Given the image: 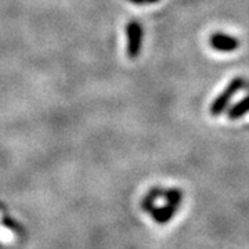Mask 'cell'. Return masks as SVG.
<instances>
[{"label": "cell", "instance_id": "5", "mask_svg": "<svg viewBox=\"0 0 249 249\" xmlns=\"http://www.w3.org/2000/svg\"><path fill=\"white\" fill-rule=\"evenodd\" d=\"M249 112V96L245 98H242L241 101H238L237 104H234L230 109H227V116L230 119H238L241 116H244L245 114Z\"/></svg>", "mask_w": 249, "mask_h": 249}, {"label": "cell", "instance_id": "4", "mask_svg": "<svg viewBox=\"0 0 249 249\" xmlns=\"http://www.w3.org/2000/svg\"><path fill=\"white\" fill-rule=\"evenodd\" d=\"M209 45L216 52L230 53L240 47V40L223 32H214L209 37Z\"/></svg>", "mask_w": 249, "mask_h": 249}, {"label": "cell", "instance_id": "3", "mask_svg": "<svg viewBox=\"0 0 249 249\" xmlns=\"http://www.w3.org/2000/svg\"><path fill=\"white\" fill-rule=\"evenodd\" d=\"M142 37H144V31H142V24L139 21H130L126 25V39H127V46L126 52L130 58H137L142 52Z\"/></svg>", "mask_w": 249, "mask_h": 249}, {"label": "cell", "instance_id": "2", "mask_svg": "<svg viewBox=\"0 0 249 249\" xmlns=\"http://www.w3.org/2000/svg\"><path fill=\"white\" fill-rule=\"evenodd\" d=\"M245 86V79L242 76H237L226 86V89L223 90L222 93L214 98L213 103L211 104V115L212 116H219L222 115L223 112L227 109L231 98L240 91V90L244 89Z\"/></svg>", "mask_w": 249, "mask_h": 249}, {"label": "cell", "instance_id": "6", "mask_svg": "<svg viewBox=\"0 0 249 249\" xmlns=\"http://www.w3.org/2000/svg\"><path fill=\"white\" fill-rule=\"evenodd\" d=\"M129 1L134 4H148V3H157L160 0H129Z\"/></svg>", "mask_w": 249, "mask_h": 249}, {"label": "cell", "instance_id": "1", "mask_svg": "<svg viewBox=\"0 0 249 249\" xmlns=\"http://www.w3.org/2000/svg\"><path fill=\"white\" fill-rule=\"evenodd\" d=\"M183 199V193L178 188H170L168 191H165V201L166 204L162 206H154L150 209V213L155 219V222L158 224H166L170 219L176 214L178 208L181 204Z\"/></svg>", "mask_w": 249, "mask_h": 249}]
</instances>
